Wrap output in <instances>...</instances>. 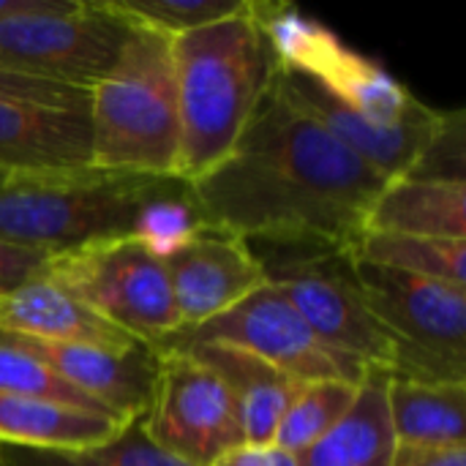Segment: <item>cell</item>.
<instances>
[{
    "instance_id": "obj_11",
    "label": "cell",
    "mask_w": 466,
    "mask_h": 466,
    "mask_svg": "<svg viewBox=\"0 0 466 466\" xmlns=\"http://www.w3.org/2000/svg\"><path fill=\"white\" fill-rule=\"evenodd\" d=\"M156 352V388L142 418L147 440L188 466H210L243 445L240 415L224 382L188 352Z\"/></svg>"
},
{
    "instance_id": "obj_31",
    "label": "cell",
    "mask_w": 466,
    "mask_h": 466,
    "mask_svg": "<svg viewBox=\"0 0 466 466\" xmlns=\"http://www.w3.org/2000/svg\"><path fill=\"white\" fill-rule=\"evenodd\" d=\"M210 466H273V448L243 442V445L221 453Z\"/></svg>"
},
{
    "instance_id": "obj_23",
    "label": "cell",
    "mask_w": 466,
    "mask_h": 466,
    "mask_svg": "<svg viewBox=\"0 0 466 466\" xmlns=\"http://www.w3.org/2000/svg\"><path fill=\"white\" fill-rule=\"evenodd\" d=\"M0 459L5 466H188L147 440L142 418H134L117 437L96 448L35 451L0 445Z\"/></svg>"
},
{
    "instance_id": "obj_21",
    "label": "cell",
    "mask_w": 466,
    "mask_h": 466,
    "mask_svg": "<svg viewBox=\"0 0 466 466\" xmlns=\"http://www.w3.org/2000/svg\"><path fill=\"white\" fill-rule=\"evenodd\" d=\"M388 412L396 445L461 448L466 445V385L393 377Z\"/></svg>"
},
{
    "instance_id": "obj_20",
    "label": "cell",
    "mask_w": 466,
    "mask_h": 466,
    "mask_svg": "<svg viewBox=\"0 0 466 466\" xmlns=\"http://www.w3.org/2000/svg\"><path fill=\"white\" fill-rule=\"evenodd\" d=\"M126 429L112 415L0 393V445L35 451H82L109 442Z\"/></svg>"
},
{
    "instance_id": "obj_32",
    "label": "cell",
    "mask_w": 466,
    "mask_h": 466,
    "mask_svg": "<svg viewBox=\"0 0 466 466\" xmlns=\"http://www.w3.org/2000/svg\"><path fill=\"white\" fill-rule=\"evenodd\" d=\"M44 3L46 0H0V19L14 16V14H25V11H35Z\"/></svg>"
},
{
    "instance_id": "obj_4",
    "label": "cell",
    "mask_w": 466,
    "mask_h": 466,
    "mask_svg": "<svg viewBox=\"0 0 466 466\" xmlns=\"http://www.w3.org/2000/svg\"><path fill=\"white\" fill-rule=\"evenodd\" d=\"M180 115L172 38L128 19L106 76L90 90V167L180 177Z\"/></svg>"
},
{
    "instance_id": "obj_35",
    "label": "cell",
    "mask_w": 466,
    "mask_h": 466,
    "mask_svg": "<svg viewBox=\"0 0 466 466\" xmlns=\"http://www.w3.org/2000/svg\"><path fill=\"white\" fill-rule=\"evenodd\" d=\"M0 466H5V464H3V459H0Z\"/></svg>"
},
{
    "instance_id": "obj_19",
    "label": "cell",
    "mask_w": 466,
    "mask_h": 466,
    "mask_svg": "<svg viewBox=\"0 0 466 466\" xmlns=\"http://www.w3.org/2000/svg\"><path fill=\"white\" fill-rule=\"evenodd\" d=\"M390 374L369 369L358 385V399L350 412L309 451L298 456L300 466H388L396 451V437L388 412Z\"/></svg>"
},
{
    "instance_id": "obj_1",
    "label": "cell",
    "mask_w": 466,
    "mask_h": 466,
    "mask_svg": "<svg viewBox=\"0 0 466 466\" xmlns=\"http://www.w3.org/2000/svg\"><path fill=\"white\" fill-rule=\"evenodd\" d=\"M385 183L273 76L232 153L191 183V197L202 224L238 238L303 235L355 248Z\"/></svg>"
},
{
    "instance_id": "obj_34",
    "label": "cell",
    "mask_w": 466,
    "mask_h": 466,
    "mask_svg": "<svg viewBox=\"0 0 466 466\" xmlns=\"http://www.w3.org/2000/svg\"><path fill=\"white\" fill-rule=\"evenodd\" d=\"M3 183H5V175H3V172H0V186H3Z\"/></svg>"
},
{
    "instance_id": "obj_17",
    "label": "cell",
    "mask_w": 466,
    "mask_h": 466,
    "mask_svg": "<svg viewBox=\"0 0 466 466\" xmlns=\"http://www.w3.org/2000/svg\"><path fill=\"white\" fill-rule=\"evenodd\" d=\"M177 352L194 355L224 382V388L229 390L238 407L246 442L273 445L276 429L284 412L289 410V404L295 401V396L300 393L303 382L289 380L287 374L270 369L268 363H262L248 352L221 344H194Z\"/></svg>"
},
{
    "instance_id": "obj_25",
    "label": "cell",
    "mask_w": 466,
    "mask_h": 466,
    "mask_svg": "<svg viewBox=\"0 0 466 466\" xmlns=\"http://www.w3.org/2000/svg\"><path fill=\"white\" fill-rule=\"evenodd\" d=\"M248 0H109L131 22L153 27L169 38L221 22L246 8Z\"/></svg>"
},
{
    "instance_id": "obj_33",
    "label": "cell",
    "mask_w": 466,
    "mask_h": 466,
    "mask_svg": "<svg viewBox=\"0 0 466 466\" xmlns=\"http://www.w3.org/2000/svg\"><path fill=\"white\" fill-rule=\"evenodd\" d=\"M270 448H273V466H300L298 456H292V453H287V451H281L276 445H270Z\"/></svg>"
},
{
    "instance_id": "obj_8",
    "label": "cell",
    "mask_w": 466,
    "mask_h": 466,
    "mask_svg": "<svg viewBox=\"0 0 466 466\" xmlns=\"http://www.w3.org/2000/svg\"><path fill=\"white\" fill-rule=\"evenodd\" d=\"M128 19L109 0H46L0 19V68L41 82L93 90L117 60Z\"/></svg>"
},
{
    "instance_id": "obj_3",
    "label": "cell",
    "mask_w": 466,
    "mask_h": 466,
    "mask_svg": "<svg viewBox=\"0 0 466 466\" xmlns=\"http://www.w3.org/2000/svg\"><path fill=\"white\" fill-rule=\"evenodd\" d=\"M172 66L180 115L177 175L194 183L232 153L276 76L279 57L248 0L235 16L175 35Z\"/></svg>"
},
{
    "instance_id": "obj_30",
    "label": "cell",
    "mask_w": 466,
    "mask_h": 466,
    "mask_svg": "<svg viewBox=\"0 0 466 466\" xmlns=\"http://www.w3.org/2000/svg\"><path fill=\"white\" fill-rule=\"evenodd\" d=\"M388 466H466V445H461V448H410V445H396Z\"/></svg>"
},
{
    "instance_id": "obj_6",
    "label": "cell",
    "mask_w": 466,
    "mask_h": 466,
    "mask_svg": "<svg viewBox=\"0 0 466 466\" xmlns=\"http://www.w3.org/2000/svg\"><path fill=\"white\" fill-rule=\"evenodd\" d=\"M358 279L371 317L396 344L393 377L466 385L464 287L363 259H358Z\"/></svg>"
},
{
    "instance_id": "obj_15",
    "label": "cell",
    "mask_w": 466,
    "mask_h": 466,
    "mask_svg": "<svg viewBox=\"0 0 466 466\" xmlns=\"http://www.w3.org/2000/svg\"><path fill=\"white\" fill-rule=\"evenodd\" d=\"M90 167V109L0 98V172L44 175Z\"/></svg>"
},
{
    "instance_id": "obj_29",
    "label": "cell",
    "mask_w": 466,
    "mask_h": 466,
    "mask_svg": "<svg viewBox=\"0 0 466 466\" xmlns=\"http://www.w3.org/2000/svg\"><path fill=\"white\" fill-rule=\"evenodd\" d=\"M46 259H49L46 254L27 251V248H19V246L0 240V295L16 289L19 284H25L30 279H35L44 270Z\"/></svg>"
},
{
    "instance_id": "obj_10",
    "label": "cell",
    "mask_w": 466,
    "mask_h": 466,
    "mask_svg": "<svg viewBox=\"0 0 466 466\" xmlns=\"http://www.w3.org/2000/svg\"><path fill=\"white\" fill-rule=\"evenodd\" d=\"M251 14L281 66L311 76L355 115L377 126H393L418 106V98L374 60L352 52L328 27L300 16L292 5L251 0Z\"/></svg>"
},
{
    "instance_id": "obj_28",
    "label": "cell",
    "mask_w": 466,
    "mask_h": 466,
    "mask_svg": "<svg viewBox=\"0 0 466 466\" xmlns=\"http://www.w3.org/2000/svg\"><path fill=\"white\" fill-rule=\"evenodd\" d=\"M0 98L5 101H22V104H38L49 109H90V93L55 85V82H41L33 76L14 74L8 68H0Z\"/></svg>"
},
{
    "instance_id": "obj_26",
    "label": "cell",
    "mask_w": 466,
    "mask_h": 466,
    "mask_svg": "<svg viewBox=\"0 0 466 466\" xmlns=\"http://www.w3.org/2000/svg\"><path fill=\"white\" fill-rule=\"evenodd\" d=\"M0 393L52 401V404H63V407H74V410L98 412V415H112L101 404L87 399L85 393L66 385L44 363H38L35 358H30L22 350L8 347V344H0Z\"/></svg>"
},
{
    "instance_id": "obj_14",
    "label": "cell",
    "mask_w": 466,
    "mask_h": 466,
    "mask_svg": "<svg viewBox=\"0 0 466 466\" xmlns=\"http://www.w3.org/2000/svg\"><path fill=\"white\" fill-rule=\"evenodd\" d=\"M0 344L16 347L25 355L35 358L66 385L85 393L123 423L145 418L150 407L158 352L145 341H134L126 350H104L87 344L41 341L0 330Z\"/></svg>"
},
{
    "instance_id": "obj_27",
    "label": "cell",
    "mask_w": 466,
    "mask_h": 466,
    "mask_svg": "<svg viewBox=\"0 0 466 466\" xmlns=\"http://www.w3.org/2000/svg\"><path fill=\"white\" fill-rule=\"evenodd\" d=\"M404 177H426V180H464V112L445 115L440 131L423 150L415 169Z\"/></svg>"
},
{
    "instance_id": "obj_7",
    "label": "cell",
    "mask_w": 466,
    "mask_h": 466,
    "mask_svg": "<svg viewBox=\"0 0 466 466\" xmlns=\"http://www.w3.org/2000/svg\"><path fill=\"white\" fill-rule=\"evenodd\" d=\"M41 276L68 289L117 330L150 347L180 328L164 259L139 235L49 257Z\"/></svg>"
},
{
    "instance_id": "obj_16",
    "label": "cell",
    "mask_w": 466,
    "mask_h": 466,
    "mask_svg": "<svg viewBox=\"0 0 466 466\" xmlns=\"http://www.w3.org/2000/svg\"><path fill=\"white\" fill-rule=\"evenodd\" d=\"M0 330L41 341L104 350H126L137 341L41 273L0 295Z\"/></svg>"
},
{
    "instance_id": "obj_24",
    "label": "cell",
    "mask_w": 466,
    "mask_h": 466,
    "mask_svg": "<svg viewBox=\"0 0 466 466\" xmlns=\"http://www.w3.org/2000/svg\"><path fill=\"white\" fill-rule=\"evenodd\" d=\"M358 399V385L350 382H309L300 388L289 410L284 412L273 445L300 456L309 451L314 442H319L355 404Z\"/></svg>"
},
{
    "instance_id": "obj_5",
    "label": "cell",
    "mask_w": 466,
    "mask_h": 466,
    "mask_svg": "<svg viewBox=\"0 0 466 466\" xmlns=\"http://www.w3.org/2000/svg\"><path fill=\"white\" fill-rule=\"evenodd\" d=\"M243 240L265 284H270L328 347L369 369L396 371V344L366 306L352 246L303 235Z\"/></svg>"
},
{
    "instance_id": "obj_13",
    "label": "cell",
    "mask_w": 466,
    "mask_h": 466,
    "mask_svg": "<svg viewBox=\"0 0 466 466\" xmlns=\"http://www.w3.org/2000/svg\"><path fill=\"white\" fill-rule=\"evenodd\" d=\"M276 82L303 112L319 120L330 131V137H336L385 180L410 175L445 120L442 112H434L431 106L418 101V106L404 120L393 126H377L339 104L322 85L289 66L279 63Z\"/></svg>"
},
{
    "instance_id": "obj_9",
    "label": "cell",
    "mask_w": 466,
    "mask_h": 466,
    "mask_svg": "<svg viewBox=\"0 0 466 466\" xmlns=\"http://www.w3.org/2000/svg\"><path fill=\"white\" fill-rule=\"evenodd\" d=\"M194 344H221L248 352L303 385L328 380L360 385L369 371L360 360L328 347L270 284L205 325L169 333L153 350H183Z\"/></svg>"
},
{
    "instance_id": "obj_18",
    "label": "cell",
    "mask_w": 466,
    "mask_h": 466,
    "mask_svg": "<svg viewBox=\"0 0 466 466\" xmlns=\"http://www.w3.org/2000/svg\"><path fill=\"white\" fill-rule=\"evenodd\" d=\"M363 232L466 240V183L393 177L374 199Z\"/></svg>"
},
{
    "instance_id": "obj_12",
    "label": "cell",
    "mask_w": 466,
    "mask_h": 466,
    "mask_svg": "<svg viewBox=\"0 0 466 466\" xmlns=\"http://www.w3.org/2000/svg\"><path fill=\"white\" fill-rule=\"evenodd\" d=\"M161 259L180 328L205 325L265 287V276L246 240L213 224L188 229Z\"/></svg>"
},
{
    "instance_id": "obj_2",
    "label": "cell",
    "mask_w": 466,
    "mask_h": 466,
    "mask_svg": "<svg viewBox=\"0 0 466 466\" xmlns=\"http://www.w3.org/2000/svg\"><path fill=\"white\" fill-rule=\"evenodd\" d=\"M197 224L191 183L180 177L85 167L11 175L0 186V240L46 257L126 235L164 254Z\"/></svg>"
},
{
    "instance_id": "obj_22",
    "label": "cell",
    "mask_w": 466,
    "mask_h": 466,
    "mask_svg": "<svg viewBox=\"0 0 466 466\" xmlns=\"http://www.w3.org/2000/svg\"><path fill=\"white\" fill-rule=\"evenodd\" d=\"M355 257L410 276L466 287V240L363 232L355 243Z\"/></svg>"
}]
</instances>
